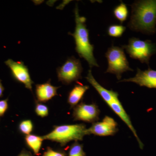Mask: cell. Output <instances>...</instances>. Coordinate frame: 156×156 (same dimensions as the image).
<instances>
[{"label": "cell", "instance_id": "cell-1", "mask_svg": "<svg viewBox=\"0 0 156 156\" xmlns=\"http://www.w3.org/2000/svg\"><path fill=\"white\" fill-rule=\"evenodd\" d=\"M131 6L128 27L131 30L146 34L155 33L156 0L137 1Z\"/></svg>", "mask_w": 156, "mask_h": 156}, {"label": "cell", "instance_id": "cell-2", "mask_svg": "<svg viewBox=\"0 0 156 156\" xmlns=\"http://www.w3.org/2000/svg\"><path fill=\"white\" fill-rule=\"evenodd\" d=\"M76 27L73 33H68L74 38L76 51L81 58H84L88 62L90 68L94 66L99 67L94 56V45L91 44L89 41V30L86 24L87 18L81 17L79 14L77 4L74 9Z\"/></svg>", "mask_w": 156, "mask_h": 156}, {"label": "cell", "instance_id": "cell-3", "mask_svg": "<svg viewBox=\"0 0 156 156\" xmlns=\"http://www.w3.org/2000/svg\"><path fill=\"white\" fill-rule=\"evenodd\" d=\"M87 128L83 124L62 125L53 126L51 132L43 136L44 140L58 143L65 146L70 141L83 140L87 135Z\"/></svg>", "mask_w": 156, "mask_h": 156}, {"label": "cell", "instance_id": "cell-4", "mask_svg": "<svg viewBox=\"0 0 156 156\" xmlns=\"http://www.w3.org/2000/svg\"><path fill=\"white\" fill-rule=\"evenodd\" d=\"M122 48L126 50L131 58L148 65L151 57L156 53V44L150 40L143 41L137 38L129 39L128 44L124 45Z\"/></svg>", "mask_w": 156, "mask_h": 156}, {"label": "cell", "instance_id": "cell-5", "mask_svg": "<svg viewBox=\"0 0 156 156\" xmlns=\"http://www.w3.org/2000/svg\"><path fill=\"white\" fill-rule=\"evenodd\" d=\"M105 56L108 62V67L105 73L115 75L118 80H121L123 73L134 71L129 66L122 48L112 46L108 49Z\"/></svg>", "mask_w": 156, "mask_h": 156}, {"label": "cell", "instance_id": "cell-6", "mask_svg": "<svg viewBox=\"0 0 156 156\" xmlns=\"http://www.w3.org/2000/svg\"><path fill=\"white\" fill-rule=\"evenodd\" d=\"M83 68L80 60L74 56L68 57L64 64L56 69L58 81L65 85L82 79Z\"/></svg>", "mask_w": 156, "mask_h": 156}, {"label": "cell", "instance_id": "cell-7", "mask_svg": "<svg viewBox=\"0 0 156 156\" xmlns=\"http://www.w3.org/2000/svg\"><path fill=\"white\" fill-rule=\"evenodd\" d=\"M5 64L11 70L12 77L18 83L24 85L27 89L33 92V81L31 78L27 66L21 61H14L11 58L5 62Z\"/></svg>", "mask_w": 156, "mask_h": 156}, {"label": "cell", "instance_id": "cell-8", "mask_svg": "<svg viewBox=\"0 0 156 156\" xmlns=\"http://www.w3.org/2000/svg\"><path fill=\"white\" fill-rule=\"evenodd\" d=\"M73 108L74 121L93 123L99 120L100 111L96 104H87L82 101Z\"/></svg>", "mask_w": 156, "mask_h": 156}, {"label": "cell", "instance_id": "cell-9", "mask_svg": "<svg viewBox=\"0 0 156 156\" xmlns=\"http://www.w3.org/2000/svg\"><path fill=\"white\" fill-rule=\"evenodd\" d=\"M118 125L113 118L105 116L102 121L92 123V126L87 128V135L95 136H113L119 130Z\"/></svg>", "mask_w": 156, "mask_h": 156}, {"label": "cell", "instance_id": "cell-10", "mask_svg": "<svg viewBox=\"0 0 156 156\" xmlns=\"http://www.w3.org/2000/svg\"><path fill=\"white\" fill-rule=\"evenodd\" d=\"M119 82H132L140 87L156 89V70L152 69L150 67L144 71L137 68V72L135 76L124 79Z\"/></svg>", "mask_w": 156, "mask_h": 156}, {"label": "cell", "instance_id": "cell-11", "mask_svg": "<svg viewBox=\"0 0 156 156\" xmlns=\"http://www.w3.org/2000/svg\"><path fill=\"white\" fill-rule=\"evenodd\" d=\"M86 78L89 83L95 88L107 104L108 105L112 102L119 100V93L112 90H108L102 87L92 76L91 69L89 70Z\"/></svg>", "mask_w": 156, "mask_h": 156}, {"label": "cell", "instance_id": "cell-12", "mask_svg": "<svg viewBox=\"0 0 156 156\" xmlns=\"http://www.w3.org/2000/svg\"><path fill=\"white\" fill-rule=\"evenodd\" d=\"M60 87L53 86L50 80L44 83L36 84L35 94L37 101L41 103L48 102L58 95L57 91Z\"/></svg>", "mask_w": 156, "mask_h": 156}, {"label": "cell", "instance_id": "cell-13", "mask_svg": "<svg viewBox=\"0 0 156 156\" xmlns=\"http://www.w3.org/2000/svg\"><path fill=\"white\" fill-rule=\"evenodd\" d=\"M108 105L110 108L117 115L119 116L121 118V119L122 120L125 124H126V125L128 126L130 130L132 131L134 136L136 137V140L139 144L140 147L142 149L144 147L143 144L142 143L139 137L137 136L136 131L134 129V126L132 125L130 117L127 114V112L123 108L122 103L120 102V101L119 100L118 101L112 102V103L109 104Z\"/></svg>", "mask_w": 156, "mask_h": 156}, {"label": "cell", "instance_id": "cell-14", "mask_svg": "<svg viewBox=\"0 0 156 156\" xmlns=\"http://www.w3.org/2000/svg\"><path fill=\"white\" fill-rule=\"evenodd\" d=\"M89 87L87 85L79 83L75 85L69 92L67 98V102L71 108H73L80 103L83 98L85 93L89 89Z\"/></svg>", "mask_w": 156, "mask_h": 156}, {"label": "cell", "instance_id": "cell-15", "mask_svg": "<svg viewBox=\"0 0 156 156\" xmlns=\"http://www.w3.org/2000/svg\"><path fill=\"white\" fill-rule=\"evenodd\" d=\"M25 142L27 146L36 155H38L44 140L43 136L30 134L25 136Z\"/></svg>", "mask_w": 156, "mask_h": 156}, {"label": "cell", "instance_id": "cell-16", "mask_svg": "<svg viewBox=\"0 0 156 156\" xmlns=\"http://www.w3.org/2000/svg\"><path fill=\"white\" fill-rule=\"evenodd\" d=\"M115 17L120 21L121 24L127 19L129 15L128 8L126 4L121 2L119 5L115 7L113 11Z\"/></svg>", "mask_w": 156, "mask_h": 156}, {"label": "cell", "instance_id": "cell-17", "mask_svg": "<svg viewBox=\"0 0 156 156\" xmlns=\"http://www.w3.org/2000/svg\"><path fill=\"white\" fill-rule=\"evenodd\" d=\"M18 129L19 132L23 135L31 134L34 129V125L32 121L30 119L23 120L20 122L18 125Z\"/></svg>", "mask_w": 156, "mask_h": 156}, {"label": "cell", "instance_id": "cell-18", "mask_svg": "<svg viewBox=\"0 0 156 156\" xmlns=\"http://www.w3.org/2000/svg\"><path fill=\"white\" fill-rule=\"evenodd\" d=\"M126 27L122 24H112L108 27L107 33L109 36L113 37H120L126 30Z\"/></svg>", "mask_w": 156, "mask_h": 156}, {"label": "cell", "instance_id": "cell-19", "mask_svg": "<svg viewBox=\"0 0 156 156\" xmlns=\"http://www.w3.org/2000/svg\"><path fill=\"white\" fill-rule=\"evenodd\" d=\"M68 156H87L83 150V146L75 141L70 147Z\"/></svg>", "mask_w": 156, "mask_h": 156}, {"label": "cell", "instance_id": "cell-20", "mask_svg": "<svg viewBox=\"0 0 156 156\" xmlns=\"http://www.w3.org/2000/svg\"><path fill=\"white\" fill-rule=\"evenodd\" d=\"M35 101V112L38 116L44 118L48 116L49 113V108L46 105L39 102L37 101Z\"/></svg>", "mask_w": 156, "mask_h": 156}, {"label": "cell", "instance_id": "cell-21", "mask_svg": "<svg viewBox=\"0 0 156 156\" xmlns=\"http://www.w3.org/2000/svg\"><path fill=\"white\" fill-rule=\"evenodd\" d=\"M67 154L64 151L61 150L53 149L52 148L48 147L47 150L43 154L42 156H66Z\"/></svg>", "mask_w": 156, "mask_h": 156}, {"label": "cell", "instance_id": "cell-22", "mask_svg": "<svg viewBox=\"0 0 156 156\" xmlns=\"http://www.w3.org/2000/svg\"><path fill=\"white\" fill-rule=\"evenodd\" d=\"M9 99L6 98L4 100H0V118L5 115V114L9 109Z\"/></svg>", "mask_w": 156, "mask_h": 156}, {"label": "cell", "instance_id": "cell-23", "mask_svg": "<svg viewBox=\"0 0 156 156\" xmlns=\"http://www.w3.org/2000/svg\"><path fill=\"white\" fill-rule=\"evenodd\" d=\"M17 156H34L30 152L23 149Z\"/></svg>", "mask_w": 156, "mask_h": 156}, {"label": "cell", "instance_id": "cell-24", "mask_svg": "<svg viewBox=\"0 0 156 156\" xmlns=\"http://www.w3.org/2000/svg\"><path fill=\"white\" fill-rule=\"evenodd\" d=\"M4 90H5V88L2 84V80H0V98L3 97L4 95L3 93H4Z\"/></svg>", "mask_w": 156, "mask_h": 156}]
</instances>
